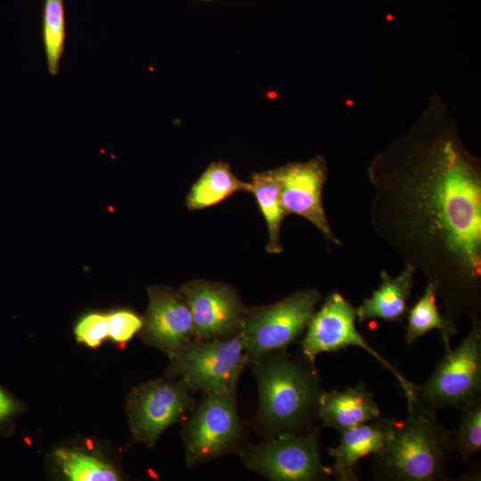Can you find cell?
Here are the masks:
<instances>
[{
    "instance_id": "obj_1",
    "label": "cell",
    "mask_w": 481,
    "mask_h": 481,
    "mask_svg": "<svg viewBox=\"0 0 481 481\" xmlns=\"http://www.w3.org/2000/svg\"><path fill=\"white\" fill-rule=\"evenodd\" d=\"M411 148L370 168L372 228L435 286L447 319H480L479 168L452 140Z\"/></svg>"
},
{
    "instance_id": "obj_16",
    "label": "cell",
    "mask_w": 481,
    "mask_h": 481,
    "mask_svg": "<svg viewBox=\"0 0 481 481\" xmlns=\"http://www.w3.org/2000/svg\"><path fill=\"white\" fill-rule=\"evenodd\" d=\"M415 271L409 265L396 277L381 271V284L370 298L355 308L356 320L362 323L371 319L401 322L408 310L407 300L414 285Z\"/></svg>"
},
{
    "instance_id": "obj_6",
    "label": "cell",
    "mask_w": 481,
    "mask_h": 481,
    "mask_svg": "<svg viewBox=\"0 0 481 481\" xmlns=\"http://www.w3.org/2000/svg\"><path fill=\"white\" fill-rule=\"evenodd\" d=\"M320 428L271 436L257 444H246L240 457L246 467L276 481H316L328 479L331 469L322 465Z\"/></svg>"
},
{
    "instance_id": "obj_11",
    "label": "cell",
    "mask_w": 481,
    "mask_h": 481,
    "mask_svg": "<svg viewBox=\"0 0 481 481\" xmlns=\"http://www.w3.org/2000/svg\"><path fill=\"white\" fill-rule=\"evenodd\" d=\"M179 292L190 308L195 338H221L240 332L247 308L229 285L194 280Z\"/></svg>"
},
{
    "instance_id": "obj_24",
    "label": "cell",
    "mask_w": 481,
    "mask_h": 481,
    "mask_svg": "<svg viewBox=\"0 0 481 481\" xmlns=\"http://www.w3.org/2000/svg\"><path fill=\"white\" fill-rule=\"evenodd\" d=\"M75 335L79 342L96 347L109 337L108 315L91 313L85 315L75 327Z\"/></svg>"
},
{
    "instance_id": "obj_19",
    "label": "cell",
    "mask_w": 481,
    "mask_h": 481,
    "mask_svg": "<svg viewBox=\"0 0 481 481\" xmlns=\"http://www.w3.org/2000/svg\"><path fill=\"white\" fill-rule=\"evenodd\" d=\"M249 183L251 192L267 225L266 250L270 254H280L282 252L280 241L281 225L287 215L281 205L280 187L273 169L254 173Z\"/></svg>"
},
{
    "instance_id": "obj_3",
    "label": "cell",
    "mask_w": 481,
    "mask_h": 481,
    "mask_svg": "<svg viewBox=\"0 0 481 481\" xmlns=\"http://www.w3.org/2000/svg\"><path fill=\"white\" fill-rule=\"evenodd\" d=\"M402 420L393 419L383 447L372 454L375 480H449L446 468L453 452L452 431L437 418L436 412L414 402L407 403Z\"/></svg>"
},
{
    "instance_id": "obj_15",
    "label": "cell",
    "mask_w": 481,
    "mask_h": 481,
    "mask_svg": "<svg viewBox=\"0 0 481 481\" xmlns=\"http://www.w3.org/2000/svg\"><path fill=\"white\" fill-rule=\"evenodd\" d=\"M381 417L380 409L363 381L344 390L323 391L319 399L318 418L322 426L343 432Z\"/></svg>"
},
{
    "instance_id": "obj_5",
    "label": "cell",
    "mask_w": 481,
    "mask_h": 481,
    "mask_svg": "<svg viewBox=\"0 0 481 481\" xmlns=\"http://www.w3.org/2000/svg\"><path fill=\"white\" fill-rule=\"evenodd\" d=\"M171 362L169 374L181 378L192 392H236L249 357L240 331L221 338H194Z\"/></svg>"
},
{
    "instance_id": "obj_20",
    "label": "cell",
    "mask_w": 481,
    "mask_h": 481,
    "mask_svg": "<svg viewBox=\"0 0 481 481\" xmlns=\"http://www.w3.org/2000/svg\"><path fill=\"white\" fill-rule=\"evenodd\" d=\"M54 457L62 473L73 481H115L116 469L96 457L77 451L59 449Z\"/></svg>"
},
{
    "instance_id": "obj_17",
    "label": "cell",
    "mask_w": 481,
    "mask_h": 481,
    "mask_svg": "<svg viewBox=\"0 0 481 481\" xmlns=\"http://www.w3.org/2000/svg\"><path fill=\"white\" fill-rule=\"evenodd\" d=\"M251 192V184L239 179L227 163L212 162L192 186L186 206L193 211L215 206L235 192Z\"/></svg>"
},
{
    "instance_id": "obj_12",
    "label": "cell",
    "mask_w": 481,
    "mask_h": 481,
    "mask_svg": "<svg viewBox=\"0 0 481 481\" xmlns=\"http://www.w3.org/2000/svg\"><path fill=\"white\" fill-rule=\"evenodd\" d=\"M286 215L305 217L319 229L330 242L341 245L332 232L322 204V189L327 179L325 161L320 156L306 162L289 163L273 169Z\"/></svg>"
},
{
    "instance_id": "obj_18",
    "label": "cell",
    "mask_w": 481,
    "mask_h": 481,
    "mask_svg": "<svg viewBox=\"0 0 481 481\" xmlns=\"http://www.w3.org/2000/svg\"><path fill=\"white\" fill-rule=\"evenodd\" d=\"M437 295L435 286L428 282L423 295L409 310L405 341L412 346L414 341L432 330H438L445 351L451 350V338L457 332L456 323L441 315L436 304Z\"/></svg>"
},
{
    "instance_id": "obj_8",
    "label": "cell",
    "mask_w": 481,
    "mask_h": 481,
    "mask_svg": "<svg viewBox=\"0 0 481 481\" xmlns=\"http://www.w3.org/2000/svg\"><path fill=\"white\" fill-rule=\"evenodd\" d=\"M236 392H206L184 426L183 438L189 467L206 463L238 448L243 437Z\"/></svg>"
},
{
    "instance_id": "obj_4",
    "label": "cell",
    "mask_w": 481,
    "mask_h": 481,
    "mask_svg": "<svg viewBox=\"0 0 481 481\" xmlns=\"http://www.w3.org/2000/svg\"><path fill=\"white\" fill-rule=\"evenodd\" d=\"M481 396V322L472 321L469 333L454 349L445 351L429 379L414 385L407 403L414 402L437 412L444 408L461 409Z\"/></svg>"
},
{
    "instance_id": "obj_25",
    "label": "cell",
    "mask_w": 481,
    "mask_h": 481,
    "mask_svg": "<svg viewBox=\"0 0 481 481\" xmlns=\"http://www.w3.org/2000/svg\"><path fill=\"white\" fill-rule=\"evenodd\" d=\"M17 402L0 387V425L18 412Z\"/></svg>"
},
{
    "instance_id": "obj_9",
    "label": "cell",
    "mask_w": 481,
    "mask_h": 481,
    "mask_svg": "<svg viewBox=\"0 0 481 481\" xmlns=\"http://www.w3.org/2000/svg\"><path fill=\"white\" fill-rule=\"evenodd\" d=\"M355 307L338 292L331 293L314 312L301 341L303 356L314 363L319 354L358 346L369 353L396 378L406 401L412 396L414 383L404 378L389 362L374 350L355 326Z\"/></svg>"
},
{
    "instance_id": "obj_23",
    "label": "cell",
    "mask_w": 481,
    "mask_h": 481,
    "mask_svg": "<svg viewBox=\"0 0 481 481\" xmlns=\"http://www.w3.org/2000/svg\"><path fill=\"white\" fill-rule=\"evenodd\" d=\"M109 337L117 343L128 342L143 327V319L135 312L122 309L108 315Z\"/></svg>"
},
{
    "instance_id": "obj_2",
    "label": "cell",
    "mask_w": 481,
    "mask_h": 481,
    "mask_svg": "<svg viewBox=\"0 0 481 481\" xmlns=\"http://www.w3.org/2000/svg\"><path fill=\"white\" fill-rule=\"evenodd\" d=\"M259 409L257 425L269 436L299 434L314 428L323 392L314 363L281 350L253 362Z\"/></svg>"
},
{
    "instance_id": "obj_10",
    "label": "cell",
    "mask_w": 481,
    "mask_h": 481,
    "mask_svg": "<svg viewBox=\"0 0 481 481\" xmlns=\"http://www.w3.org/2000/svg\"><path fill=\"white\" fill-rule=\"evenodd\" d=\"M192 392L183 380H152L129 395L126 411L136 440L152 446L170 425L192 412Z\"/></svg>"
},
{
    "instance_id": "obj_22",
    "label": "cell",
    "mask_w": 481,
    "mask_h": 481,
    "mask_svg": "<svg viewBox=\"0 0 481 481\" xmlns=\"http://www.w3.org/2000/svg\"><path fill=\"white\" fill-rule=\"evenodd\" d=\"M456 429L452 431V445L462 462L481 450V396L464 405Z\"/></svg>"
},
{
    "instance_id": "obj_21",
    "label": "cell",
    "mask_w": 481,
    "mask_h": 481,
    "mask_svg": "<svg viewBox=\"0 0 481 481\" xmlns=\"http://www.w3.org/2000/svg\"><path fill=\"white\" fill-rule=\"evenodd\" d=\"M42 36L47 69L51 75L55 76L65 42L63 0H45Z\"/></svg>"
},
{
    "instance_id": "obj_7",
    "label": "cell",
    "mask_w": 481,
    "mask_h": 481,
    "mask_svg": "<svg viewBox=\"0 0 481 481\" xmlns=\"http://www.w3.org/2000/svg\"><path fill=\"white\" fill-rule=\"evenodd\" d=\"M322 295L315 289H300L268 306L246 310L241 333L249 362L286 350L306 329Z\"/></svg>"
},
{
    "instance_id": "obj_13",
    "label": "cell",
    "mask_w": 481,
    "mask_h": 481,
    "mask_svg": "<svg viewBox=\"0 0 481 481\" xmlns=\"http://www.w3.org/2000/svg\"><path fill=\"white\" fill-rule=\"evenodd\" d=\"M148 297L142 336L172 360L195 338L190 308L179 291L167 287H150Z\"/></svg>"
},
{
    "instance_id": "obj_14",
    "label": "cell",
    "mask_w": 481,
    "mask_h": 481,
    "mask_svg": "<svg viewBox=\"0 0 481 481\" xmlns=\"http://www.w3.org/2000/svg\"><path fill=\"white\" fill-rule=\"evenodd\" d=\"M393 419L379 417L341 432L339 443L329 448L334 459L331 474L338 481H357L361 459L379 452L385 444Z\"/></svg>"
}]
</instances>
